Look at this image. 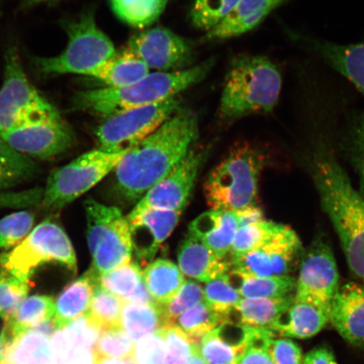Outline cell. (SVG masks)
Here are the masks:
<instances>
[{
	"label": "cell",
	"instance_id": "f5cc1de1",
	"mask_svg": "<svg viewBox=\"0 0 364 364\" xmlns=\"http://www.w3.org/2000/svg\"><path fill=\"white\" fill-rule=\"evenodd\" d=\"M240 222V227L252 224V223L263 220V213L257 206L249 207L235 211Z\"/></svg>",
	"mask_w": 364,
	"mask_h": 364
},
{
	"label": "cell",
	"instance_id": "4316f807",
	"mask_svg": "<svg viewBox=\"0 0 364 364\" xmlns=\"http://www.w3.org/2000/svg\"><path fill=\"white\" fill-rule=\"evenodd\" d=\"M150 74L149 68L125 48L91 73L90 77L107 87L119 88L138 82Z\"/></svg>",
	"mask_w": 364,
	"mask_h": 364
},
{
	"label": "cell",
	"instance_id": "e575fe53",
	"mask_svg": "<svg viewBox=\"0 0 364 364\" xmlns=\"http://www.w3.org/2000/svg\"><path fill=\"white\" fill-rule=\"evenodd\" d=\"M36 171L33 159L14 149L0 136V193L30 178Z\"/></svg>",
	"mask_w": 364,
	"mask_h": 364
},
{
	"label": "cell",
	"instance_id": "484cf974",
	"mask_svg": "<svg viewBox=\"0 0 364 364\" xmlns=\"http://www.w3.org/2000/svg\"><path fill=\"white\" fill-rule=\"evenodd\" d=\"M139 264L130 262L98 277V283L124 303L156 304L144 283Z\"/></svg>",
	"mask_w": 364,
	"mask_h": 364
},
{
	"label": "cell",
	"instance_id": "f546056e",
	"mask_svg": "<svg viewBox=\"0 0 364 364\" xmlns=\"http://www.w3.org/2000/svg\"><path fill=\"white\" fill-rule=\"evenodd\" d=\"M228 279L243 298L289 297L296 289V279L289 275L257 277L230 269Z\"/></svg>",
	"mask_w": 364,
	"mask_h": 364
},
{
	"label": "cell",
	"instance_id": "60d3db41",
	"mask_svg": "<svg viewBox=\"0 0 364 364\" xmlns=\"http://www.w3.org/2000/svg\"><path fill=\"white\" fill-rule=\"evenodd\" d=\"M240 294L230 284L226 275L218 277L206 284L203 289V302L221 316L229 317L237 307Z\"/></svg>",
	"mask_w": 364,
	"mask_h": 364
},
{
	"label": "cell",
	"instance_id": "4dcf8cb0",
	"mask_svg": "<svg viewBox=\"0 0 364 364\" xmlns=\"http://www.w3.org/2000/svg\"><path fill=\"white\" fill-rule=\"evenodd\" d=\"M0 364H58L51 338L31 331L4 350Z\"/></svg>",
	"mask_w": 364,
	"mask_h": 364
},
{
	"label": "cell",
	"instance_id": "44dd1931",
	"mask_svg": "<svg viewBox=\"0 0 364 364\" xmlns=\"http://www.w3.org/2000/svg\"><path fill=\"white\" fill-rule=\"evenodd\" d=\"M178 267L184 276L209 283L230 270V261L218 257L194 236L186 235L177 252Z\"/></svg>",
	"mask_w": 364,
	"mask_h": 364
},
{
	"label": "cell",
	"instance_id": "9a60e30c",
	"mask_svg": "<svg viewBox=\"0 0 364 364\" xmlns=\"http://www.w3.org/2000/svg\"><path fill=\"white\" fill-rule=\"evenodd\" d=\"M203 157V152L190 150L188 156L169 174L139 200L133 210L158 209L183 212L192 194Z\"/></svg>",
	"mask_w": 364,
	"mask_h": 364
},
{
	"label": "cell",
	"instance_id": "ee69618b",
	"mask_svg": "<svg viewBox=\"0 0 364 364\" xmlns=\"http://www.w3.org/2000/svg\"><path fill=\"white\" fill-rule=\"evenodd\" d=\"M35 218L26 211L11 213L0 220V249L15 248L33 230Z\"/></svg>",
	"mask_w": 364,
	"mask_h": 364
},
{
	"label": "cell",
	"instance_id": "8fae6325",
	"mask_svg": "<svg viewBox=\"0 0 364 364\" xmlns=\"http://www.w3.org/2000/svg\"><path fill=\"white\" fill-rule=\"evenodd\" d=\"M180 109L181 100L174 97L105 118L95 131L99 149L107 153L129 151L154 133Z\"/></svg>",
	"mask_w": 364,
	"mask_h": 364
},
{
	"label": "cell",
	"instance_id": "681fc988",
	"mask_svg": "<svg viewBox=\"0 0 364 364\" xmlns=\"http://www.w3.org/2000/svg\"><path fill=\"white\" fill-rule=\"evenodd\" d=\"M166 356V341L157 331L136 341L131 358L135 364H165Z\"/></svg>",
	"mask_w": 364,
	"mask_h": 364
},
{
	"label": "cell",
	"instance_id": "e0dca14e",
	"mask_svg": "<svg viewBox=\"0 0 364 364\" xmlns=\"http://www.w3.org/2000/svg\"><path fill=\"white\" fill-rule=\"evenodd\" d=\"M182 212L145 209L132 210L129 222L133 255L141 263L153 262L159 247L178 224Z\"/></svg>",
	"mask_w": 364,
	"mask_h": 364
},
{
	"label": "cell",
	"instance_id": "f35d334b",
	"mask_svg": "<svg viewBox=\"0 0 364 364\" xmlns=\"http://www.w3.org/2000/svg\"><path fill=\"white\" fill-rule=\"evenodd\" d=\"M203 301L202 286L192 280H186L176 297L170 302L156 304L163 327L176 325L177 318L189 309Z\"/></svg>",
	"mask_w": 364,
	"mask_h": 364
},
{
	"label": "cell",
	"instance_id": "680465c9",
	"mask_svg": "<svg viewBox=\"0 0 364 364\" xmlns=\"http://www.w3.org/2000/svg\"><path fill=\"white\" fill-rule=\"evenodd\" d=\"M232 364H237V363H236V362H235V363H232Z\"/></svg>",
	"mask_w": 364,
	"mask_h": 364
},
{
	"label": "cell",
	"instance_id": "6f0895ef",
	"mask_svg": "<svg viewBox=\"0 0 364 364\" xmlns=\"http://www.w3.org/2000/svg\"><path fill=\"white\" fill-rule=\"evenodd\" d=\"M4 354V348H3V341H2V336H0V362L2 360Z\"/></svg>",
	"mask_w": 364,
	"mask_h": 364
},
{
	"label": "cell",
	"instance_id": "30bf717a",
	"mask_svg": "<svg viewBox=\"0 0 364 364\" xmlns=\"http://www.w3.org/2000/svg\"><path fill=\"white\" fill-rule=\"evenodd\" d=\"M127 152L91 150L54 171L44 191L43 206L48 210H58L75 201L115 169Z\"/></svg>",
	"mask_w": 364,
	"mask_h": 364
},
{
	"label": "cell",
	"instance_id": "7bdbcfd3",
	"mask_svg": "<svg viewBox=\"0 0 364 364\" xmlns=\"http://www.w3.org/2000/svg\"><path fill=\"white\" fill-rule=\"evenodd\" d=\"M343 144L360 181V193L364 198V112L353 114L348 122Z\"/></svg>",
	"mask_w": 364,
	"mask_h": 364
},
{
	"label": "cell",
	"instance_id": "ac0fdd59",
	"mask_svg": "<svg viewBox=\"0 0 364 364\" xmlns=\"http://www.w3.org/2000/svg\"><path fill=\"white\" fill-rule=\"evenodd\" d=\"M294 43L320 57L356 86L364 97V43L338 44L289 30Z\"/></svg>",
	"mask_w": 364,
	"mask_h": 364
},
{
	"label": "cell",
	"instance_id": "9c48e42d",
	"mask_svg": "<svg viewBox=\"0 0 364 364\" xmlns=\"http://www.w3.org/2000/svg\"><path fill=\"white\" fill-rule=\"evenodd\" d=\"M58 262L76 272L74 247L65 230L55 223L45 221L10 252L0 256V267L23 282L45 263Z\"/></svg>",
	"mask_w": 364,
	"mask_h": 364
},
{
	"label": "cell",
	"instance_id": "1f68e13d",
	"mask_svg": "<svg viewBox=\"0 0 364 364\" xmlns=\"http://www.w3.org/2000/svg\"><path fill=\"white\" fill-rule=\"evenodd\" d=\"M169 0H110L112 11L119 19L136 29L152 26L166 10Z\"/></svg>",
	"mask_w": 364,
	"mask_h": 364
},
{
	"label": "cell",
	"instance_id": "7a4b0ae2",
	"mask_svg": "<svg viewBox=\"0 0 364 364\" xmlns=\"http://www.w3.org/2000/svg\"><path fill=\"white\" fill-rule=\"evenodd\" d=\"M321 202L339 236L350 269L364 284V198L328 150L320 149L313 165Z\"/></svg>",
	"mask_w": 364,
	"mask_h": 364
},
{
	"label": "cell",
	"instance_id": "d4e9b609",
	"mask_svg": "<svg viewBox=\"0 0 364 364\" xmlns=\"http://www.w3.org/2000/svg\"><path fill=\"white\" fill-rule=\"evenodd\" d=\"M55 301L49 296L33 295L26 298L11 321L4 322L3 348L6 350L23 336L53 318Z\"/></svg>",
	"mask_w": 364,
	"mask_h": 364
},
{
	"label": "cell",
	"instance_id": "b9f144b4",
	"mask_svg": "<svg viewBox=\"0 0 364 364\" xmlns=\"http://www.w3.org/2000/svg\"><path fill=\"white\" fill-rule=\"evenodd\" d=\"M30 292L29 282L18 279L6 271L0 272V318L11 321Z\"/></svg>",
	"mask_w": 364,
	"mask_h": 364
},
{
	"label": "cell",
	"instance_id": "603a6c76",
	"mask_svg": "<svg viewBox=\"0 0 364 364\" xmlns=\"http://www.w3.org/2000/svg\"><path fill=\"white\" fill-rule=\"evenodd\" d=\"M288 0H240L224 21L206 34L208 40H225L247 33Z\"/></svg>",
	"mask_w": 364,
	"mask_h": 364
},
{
	"label": "cell",
	"instance_id": "f6af8a7d",
	"mask_svg": "<svg viewBox=\"0 0 364 364\" xmlns=\"http://www.w3.org/2000/svg\"><path fill=\"white\" fill-rule=\"evenodd\" d=\"M58 364H97L99 359L95 349L72 343L59 330L51 338Z\"/></svg>",
	"mask_w": 364,
	"mask_h": 364
},
{
	"label": "cell",
	"instance_id": "7c38bea8",
	"mask_svg": "<svg viewBox=\"0 0 364 364\" xmlns=\"http://www.w3.org/2000/svg\"><path fill=\"white\" fill-rule=\"evenodd\" d=\"M338 289L339 274L333 252L324 240L316 239L300 264L294 299L330 311Z\"/></svg>",
	"mask_w": 364,
	"mask_h": 364
},
{
	"label": "cell",
	"instance_id": "cb8c5ba5",
	"mask_svg": "<svg viewBox=\"0 0 364 364\" xmlns=\"http://www.w3.org/2000/svg\"><path fill=\"white\" fill-rule=\"evenodd\" d=\"M98 277L92 267L78 279L67 286L55 302L54 325L57 331L63 330L88 313L93 295L98 285Z\"/></svg>",
	"mask_w": 364,
	"mask_h": 364
},
{
	"label": "cell",
	"instance_id": "d590c367",
	"mask_svg": "<svg viewBox=\"0 0 364 364\" xmlns=\"http://www.w3.org/2000/svg\"><path fill=\"white\" fill-rule=\"evenodd\" d=\"M228 321L203 301L188 309L177 318V325L194 343L199 345L203 336Z\"/></svg>",
	"mask_w": 364,
	"mask_h": 364
},
{
	"label": "cell",
	"instance_id": "5bb4252c",
	"mask_svg": "<svg viewBox=\"0 0 364 364\" xmlns=\"http://www.w3.org/2000/svg\"><path fill=\"white\" fill-rule=\"evenodd\" d=\"M302 250L298 235L284 225L261 247L239 257H230V269L257 277L287 276Z\"/></svg>",
	"mask_w": 364,
	"mask_h": 364
},
{
	"label": "cell",
	"instance_id": "8992f818",
	"mask_svg": "<svg viewBox=\"0 0 364 364\" xmlns=\"http://www.w3.org/2000/svg\"><path fill=\"white\" fill-rule=\"evenodd\" d=\"M63 27L68 36L65 51L55 57L35 58L42 75L90 76L117 53L111 39L99 28L92 12L67 21Z\"/></svg>",
	"mask_w": 364,
	"mask_h": 364
},
{
	"label": "cell",
	"instance_id": "11a10c76",
	"mask_svg": "<svg viewBox=\"0 0 364 364\" xmlns=\"http://www.w3.org/2000/svg\"><path fill=\"white\" fill-rule=\"evenodd\" d=\"M185 364H206L203 360V358L200 354L198 345L194 349L193 353L191 355L188 360Z\"/></svg>",
	"mask_w": 364,
	"mask_h": 364
},
{
	"label": "cell",
	"instance_id": "74e56055",
	"mask_svg": "<svg viewBox=\"0 0 364 364\" xmlns=\"http://www.w3.org/2000/svg\"><path fill=\"white\" fill-rule=\"evenodd\" d=\"M284 225L263 220L240 227L232 245L230 256H241L261 247L279 232Z\"/></svg>",
	"mask_w": 364,
	"mask_h": 364
},
{
	"label": "cell",
	"instance_id": "d6986e66",
	"mask_svg": "<svg viewBox=\"0 0 364 364\" xmlns=\"http://www.w3.org/2000/svg\"><path fill=\"white\" fill-rule=\"evenodd\" d=\"M330 323L348 343L364 347V284L339 288L331 304Z\"/></svg>",
	"mask_w": 364,
	"mask_h": 364
},
{
	"label": "cell",
	"instance_id": "83f0119b",
	"mask_svg": "<svg viewBox=\"0 0 364 364\" xmlns=\"http://www.w3.org/2000/svg\"><path fill=\"white\" fill-rule=\"evenodd\" d=\"M294 298V295L284 298H242L232 313L237 314V325L270 330L293 303Z\"/></svg>",
	"mask_w": 364,
	"mask_h": 364
},
{
	"label": "cell",
	"instance_id": "7dc6e473",
	"mask_svg": "<svg viewBox=\"0 0 364 364\" xmlns=\"http://www.w3.org/2000/svg\"><path fill=\"white\" fill-rule=\"evenodd\" d=\"M134 343L122 329L103 331L95 347L99 360L104 358L127 359L133 354Z\"/></svg>",
	"mask_w": 364,
	"mask_h": 364
},
{
	"label": "cell",
	"instance_id": "6da1fadb",
	"mask_svg": "<svg viewBox=\"0 0 364 364\" xmlns=\"http://www.w3.org/2000/svg\"><path fill=\"white\" fill-rule=\"evenodd\" d=\"M199 135L198 117L181 108L127 151L115 167L117 186L127 201H139L190 152Z\"/></svg>",
	"mask_w": 364,
	"mask_h": 364
},
{
	"label": "cell",
	"instance_id": "c3c4849f",
	"mask_svg": "<svg viewBox=\"0 0 364 364\" xmlns=\"http://www.w3.org/2000/svg\"><path fill=\"white\" fill-rule=\"evenodd\" d=\"M244 327V326H243ZM245 328V345L237 364H274L266 350V341L272 331L268 329Z\"/></svg>",
	"mask_w": 364,
	"mask_h": 364
},
{
	"label": "cell",
	"instance_id": "ffe728a7",
	"mask_svg": "<svg viewBox=\"0 0 364 364\" xmlns=\"http://www.w3.org/2000/svg\"><path fill=\"white\" fill-rule=\"evenodd\" d=\"M240 222L236 212L211 210L196 218L189 225V234L206 245L218 257L230 253Z\"/></svg>",
	"mask_w": 364,
	"mask_h": 364
},
{
	"label": "cell",
	"instance_id": "ab89813d",
	"mask_svg": "<svg viewBox=\"0 0 364 364\" xmlns=\"http://www.w3.org/2000/svg\"><path fill=\"white\" fill-rule=\"evenodd\" d=\"M240 0H196L190 11L196 28L210 31L230 15Z\"/></svg>",
	"mask_w": 364,
	"mask_h": 364
},
{
	"label": "cell",
	"instance_id": "9f6ffc18",
	"mask_svg": "<svg viewBox=\"0 0 364 364\" xmlns=\"http://www.w3.org/2000/svg\"><path fill=\"white\" fill-rule=\"evenodd\" d=\"M48 1H54V0H24V2L26 4V6H33V4Z\"/></svg>",
	"mask_w": 364,
	"mask_h": 364
},
{
	"label": "cell",
	"instance_id": "db71d44e",
	"mask_svg": "<svg viewBox=\"0 0 364 364\" xmlns=\"http://www.w3.org/2000/svg\"><path fill=\"white\" fill-rule=\"evenodd\" d=\"M97 364H135L131 357L127 359L104 358L99 360Z\"/></svg>",
	"mask_w": 364,
	"mask_h": 364
},
{
	"label": "cell",
	"instance_id": "4fadbf2b",
	"mask_svg": "<svg viewBox=\"0 0 364 364\" xmlns=\"http://www.w3.org/2000/svg\"><path fill=\"white\" fill-rule=\"evenodd\" d=\"M125 48L139 58L149 70L157 72L186 70L193 58L188 41L164 27L144 29L132 36Z\"/></svg>",
	"mask_w": 364,
	"mask_h": 364
},
{
	"label": "cell",
	"instance_id": "5b68a950",
	"mask_svg": "<svg viewBox=\"0 0 364 364\" xmlns=\"http://www.w3.org/2000/svg\"><path fill=\"white\" fill-rule=\"evenodd\" d=\"M265 154L248 143L230 150L204 183V193L212 210L235 212L257 206L258 185Z\"/></svg>",
	"mask_w": 364,
	"mask_h": 364
},
{
	"label": "cell",
	"instance_id": "8d00e7d4",
	"mask_svg": "<svg viewBox=\"0 0 364 364\" xmlns=\"http://www.w3.org/2000/svg\"><path fill=\"white\" fill-rule=\"evenodd\" d=\"M124 302L99 284L86 315L102 331L122 329L121 316Z\"/></svg>",
	"mask_w": 364,
	"mask_h": 364
},
{
	"label": "cell",
	"instance_id": "7402d4cb",
	"mask_svg": "<svg viewBox=\"0 0 364 364\" xmlns=\"http://www.w3.org/2000/svg\"><path fill=\"white\" fill-rule=\"evenodd\" d=\"M330 323L329 309L294 301L270 331L280 338L306 339L316 336Z\"/></svg>",
	"mask_w": 364,
	"mask_h": 364
},
{
	"label": "cell",
	"instance_id": "836d02e7",
	"mask_svg": "<svg viewBox=\"0 0 364 364\" xmlns=\"http://www.w3.org/2000/svg\"><path fill=\"white\" fill-rule=\"evenodd\" d=\"M245 341L228 338L225 322L203 336L198 345L199 352L206 364H232L244 348Z\"/></svg>",
	"mask_w": 364,
	"mask_h": 364
},
{
	"label": "cell",
	"instance_id": "2e32d148",
	"mask_svg": "<svg viewBox=\"0 0 364 364\" xmlns=\"http://www.w3.org/2000/svg\"><path fill=\"white\" fill-rule=\"evenodd\" d=\"M0 136L18 152L40 159L55 157L75 143L74 132L61 117L18 127Z\"/></svg>",
	"mask_w": 364,
	"mask_h": 364
},
{
	"label": "cell",
	"instance_id": "52a82bcc",
	"mask_svg": "<svg viewBox=\"0 0 364 364\" xmlns=\"http://www.w3.org/2000/svg\"><path fill=\"white\" fill-rule=\"evenodd\" d=\"M4 59V83L0 90V136L18 127L60 117L57 109L27 79L16 49H9Z\"/></svg>",
	"mask_w": 364,
	"mask_h": 364
},
{
	"label": "cell",
	"instance_id": "f907efd6",
	"mask_svg": "<svg viewBox=\"0 0 364 364\" xmlns=\"http://www.w3.org/2000/svg\"><path fill=\"white\" fill-rule=\"evenodd\" d=\"M274 333L266 341V350L274 364H303L302 350L290 338H277Z\"/></svg>",
	"mask_w": 364,
	"mask_h": 364
},
{
	"label": "cell",
	"instance_id": "ba28073f",
	"mask_svg": "<svg viewBox=\"0 0 364 364\" xmlns=\"http://www.w3.org/2000/svg\"><path fill=\"white\" fill-rule=\"evenodd\" d=\"M85 209L95 272L100 276L130 262L133 247L129 225L119 209L92 198L86 200Z\"/></svg>",
	"mask_w": 364,
	"mask_h": 364
},
{
	"label": "cell",
	"instance_id": "3957f363",
	"mask_svg": "<svg viewBox=\"0 0 364 364\" xmlns=\"http://www.w3.org/2000/svg\"><path fill=\"white\" fill-rule=\"evenodd\" d=\"M215 63L209 59L184 70L150 73L145 78L124 87L80 91L75 97V108L105 119L131 109L161 102L203 81Z\"/></svg>",
	"mask_w": 364,
	"mask_h": 364
},
{
	"label": "cell",
	"instance_id": "277c9868",
	"mask_svg": "<svg viewBox=\"0 0 364 364\" xmlns=\"http://www.w3.org/2000/svg\"><path fill=\"white\" fill-rule=\"evenodd\" d=\"M281 72L265 56L240 54L231 62L223 87L218 117L231 124L252 115L271 112L279 102Z\"/></svg>",
	"mask_w": 364,
	"mask_h": 364
},
{
	"label": "cell",
	"instance_id": "d6a6232c",
	"mask_svg": "<svg viewBox=\"0 0 364 364\" xmlns=\"http://www.w3.org/2000/svg\"><path fill=\"white\" fill-rule=\"evenodd\" d=\"M121 326L134 343L156 332L162 326L156 304L124 303Z\"/></svg>",
	"mask_w": 364,
	"mask_h": 364
},
{
	"label": "cell",
	"instance_id": "bcb514c9",
	"mask_svg": "<svg viewBox=\"0 0 364 364\" xmlns=\"http://www.w3.org/2000/svg\"><path fill=\"white\" fill-rule=\"evenodd\" d=\"M159 331L166 345L165 364H185L198 345L178 326L163 327Z\"/></svg>",
	"mask_w": 364,
	"mask_h": 364
},
{
	"label": "cell",
	"instance_id": "816d5d0a",
	"mask_svg": "<svg viewBox=\"0 0 364 364\" xmlns=\"http://www.w3.org/2000/svg\"><path fill=\"white\" fill-rule=\"evenodd\" d=\"M303 364H338L333 353L328 348H318L309 351L304 357Z\"/></svg>",
	"mask_w": 364,
	"mask_h": 364
},
{
	"label": "cell",
	"instance_id": "f1b7e54d",
	"mask_svg": "<svg viewBox=\"0 0 364 364\" xmlns=\"http://www.w3.org/2000/svg\"><path fill=\"white\" fill-rule=\"evenodd\" d=\"M142 273L145 287L156 304L170 302L186 281L179 267L166 259L150 262Z\"/></svg>",
	"mask_w": 364,
	"mask_h": 364
}]
</instances>
